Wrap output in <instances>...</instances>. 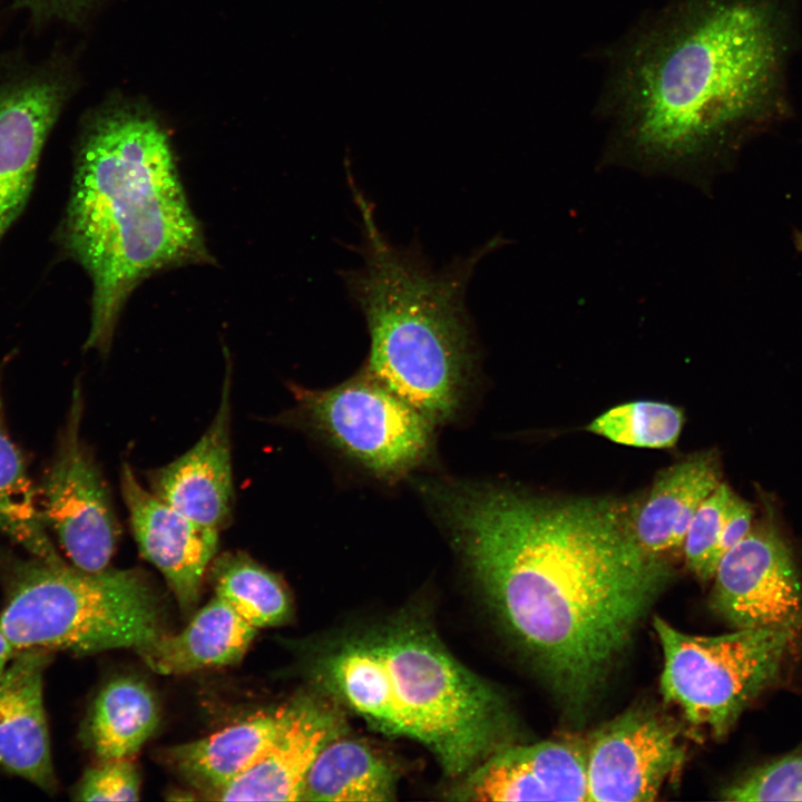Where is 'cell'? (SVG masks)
<instances>
[{
	"instance_id": "cell-24",
	"label": "cell",
	"mask_w": 802,
	"mask_h": 802,
	"mask_svg": "<svg viewBox=\"0 0 802 802\" xmlns=\"http://www.w3.org/2000/svg\"><path fill=\"white\" fill-rule=\"evenodd\" d=\"M215 596L255 628L276 626L291 604L280 579L245 554H225L213 566Z\"/></svg>"
},
{
	"instance_id": "cell-25",
	"label": "cell",
	"mask_w": 802,
	"mask_h": 802,
	"mask_svg": "<svg viewBox=\"0 0 802 802\" xmlns=\"http://www.w3.org/2000/svg\"><path fill=\"white\" fill-rule=\"evenodd\" d=\"M683 423L678 408L643 400L609 409L593 420L587 430L619 444L664 449L677 442Z\"/></svg>"
},
{
	"instance_id": "cell-26",
	"label": "cell",
	"mask_w": 802,
	"mask_h": 802,
	"mask_svg": "<svg viewBox=\"0 0 802 802\" xmlns=\"http://www.w3.org/2000/svg\"><path fill=\"white\" fill-rule=\"evenodd\" d=\"M734 491L724 482L695 511L682 547L688 568L701 580L713 578L721 559L720 542Z\"/></svg>"
},
{
	"instance_id": "cell-17",
	"label": "cell",
	"mask_w": 802,
	"mask_h": 802,
	"mask_svg": "<svg viewBox=\"0 0 802 802\" xmlns=\"http://www.w3.org/2000/svg\"><path fill=\"white\" fill-rule=\"evenodd\" d=\"M338 725L309 700L291 703L288 722L273 746L250 770L215 793L221 801H301L305 777Z\"/></svg>"
},
{
	"instance_id": "cell-9",
	"label": "cell",
	"mask_w": 802,
	"mask_h": 802,
	"mask_svg": "<svg viewBox=\"0 0 802 802\" xmlns=\"http://www.w3.org/2000/svg\"><path fill=\"white\" fill-rule=\"evenodd\" d=\"M82 397L77 384L38 495L46 526L70 564L95 573L108 568L120 530L106 482L80 437Z\"/></svg>"
},
{
	"instance_id": "cell-10",
	"label": "cell",
	"mask_w": 802,
	"mask_h": 802,
	"mask_svg": "<svg viewBox=\"0 0 802 802\" xmlns=\"http://www.w3.org/2000/svg\"><path fill=\"white\" fill-rule=\"evenodd\" d=\"M70 89L69 75L52 60L0 80V242L26 208Z\"/></svg>"
},
{
	"instance_id": "cell-1",
	"label": "cell",
	"mask_w": 802,
	"mask_h": 802,
	"mask_svg": "<svg viewBox=\"0 0 802 802\" xmlns=\"http://www.w3.org/2000/svg\"><path fill=\"white\" fill-rule=\"evenodd\" d=\"M421 490L506 629L561 701L586 705L672 575L639 545L634 515L467 481Z\"/></svg>"
},
{
	"instance_id": "cell-2",
	"label": "cell",
	"mask_w": 802,
	"mask_h": 802,
	"mask_svg": "<svg viewBox=\"0 0 802 802\" xmlns=\"http://www.w3.org/2000/svg\"><path fill=\"white\" fill-rule=\"evenodd\" d=\"M789 0H669L607 50L605 160L696 179L788 109Z\"/></svg>"
},
{
	"instance_id": "cell-31",
	"label": "cell",
	"mask_w": 802,
	"mask_h": 802,
	"mask_svg": "<svg viewBox=\"0 0 802 802\" xmlns=\"http://www.w3.org/2000/svg\"><path fill=\"white\" fill-rule=\"evenodd\" d=\"M14 653V648L12 647L11 643L9 642L0 626V677L9 665Z\"/></svg>"
},
{
	"instance_id": "cell-15",
	"label": "cell",
	"mask_w": 802,
	"mask_h": 802,
	"mask_svg": "<svg viewBox=\"0 0 802 802\" xmlns=\"http://www.w3.org/2000/svg\"><path fill=\"white\" fill-rule=\"evenodd\" d=\"M232 366L227 362L219 405L200 439L184 454L149 473L150 491L192 520L221 530L231 519Z\"/></svg>"
},
{
	"instance_id": "cell-5",
	"label": "cell",
	"mask_w": 802,
	"mask_h": 802,
	"mask_svg": "<svg viewBox=\"0 0 802 802\" xmlns=\"http://www.w3.org/2000/svg\"><path fill=\"white\" fill-rule=\"evenodd\" d=\"M314 676L376 728L426 745L448 775L468 773L507 745L502 698L418 624L400 620L343 640L319 657Z\"/></svg>"
},
{
	"instance_id": "cell-8",
	"label": "cell",
	"mask_w": 802,
	"mask_h": 802,
	"mask_svg": "<svg viewBox=\"0 0 802 802\" xmlns=\"http://www.w3.org/2000/svg\"><path fill=\"white\" fill-rule=\"evenodd\" d=\"M291 391L292 418L376 476L400 477L430 453L432 423L365 370L331 389Z\"/></svg>"
},
{
	"instance_id": "cell-6",
	"label": "cell",
	"mask_w": 802,
	"mask_h": 802,
	"mask_svg": "<svg viewBox=\"0 0 802 802\" xmlns=\"http://www.w3.org/2000/svg\"><path fill=\"white\" fill-rule=\"evenodd\" d=\"M0 626L14 651L136 652L164 633L155 589L136 569L86 571L31 558L12 568Z\"/></svg>"
},
{
	"instance_id": "cell-20",
	"label": "cell",
	"mask_w": 802,
	"mask_h": 802,
	"mask_svg": "<svg viewBox=\"0 0 802 802\" xmlns=\"http://www.w3.org/2000/svg\"><path fill=\"white\" fill-rule=\"evenodd\" d=\"M257 628L246 623L224 599L215 596L175 635L163 634L137 651L156 673L186 674L241 661Z\"/></svg>"
},
{
	"instance_id": "cell-3",
	"label": "cell",
	"mask_w": 802,
	"mask_h": 802,
	"mask_svg": "<svg viewBox=\"0 0 802 802\" xmlns=\"http://www.w3.org/2000/svg\"><path fill=\"white\" fill-rule=\"evenodd\" d=\"M57 241L91 281L84 348L106 354L131 292L156 272L208 263L169 137L149 113L106 106L89 114L75 148Z\"/></svg>"
},
{
	"instance_id": "cell-7",
	"label": "cell",
	"mask_w": 802,
	"mask_h": 802,
	"mask_svg": "<svg viewBox=\"0 0 802 802\" xmlns=\"http://www.w3.org/2000/svg\"><path fill=\"white\" fill-rule=\"evenodd\" d=\"M654 628L664 656L659 688L687 722L725 736L749 704L777 676L802 620L701 636L681 632L661 617Z\"/></svg>"
},
{
	"instance_id": "cell-22",
	"label": "cell",
	"mask_w": 802,
	"mask_h": 802,
	"mask_svg": "<svg viewBox=\"0 0 802 802\" xmlns=\"http://www.w3.org/2000/svg\"><path fill=\"white\" fill-rule=\"evenodd\" d=\"M391 766L364 744L332 740L317 754L305 777L301 801H390Z\"/></svg>"
},
{
	"instance_id": "cell-21",
	"label": "cell",
	"mask_w": 802,
	"mask_h": 802,
	"mask_svg": "<svg viewBox=\"0 0 802 802\" xmlns=\"http://www.w3.org/2000/svg\"><path fill=\"white\" fill-rule=\"evenodd\" d=\"M158 723V705L148 685L135 677H118L96 697L86 741L101 761L128 759L153 735Z\"/></svg>"
},
{
	"instance_id": "cell-32",
	"label": "cell",
	"mask_w": 802,
	"mask_h": 802,
	"mask_svg": "<svg viewBox=\"0 0 802 802\" xmlns=\"http://www.w3.org/2000/svg\"><path fill=\"white\" fill-rule=\"evenodd\" d=\"M796 246L800 251H802V233H799L795 237Z\"/></svg>"
},
{
	"instance_id": "cell-14",
	"label": "cell",
	"mask_w": 802,
	"mask_h": 802,
	"mask_svg": "<svg viewBox=\"0 0 802 802\" xmlns=\"http://www.w3.org/2000/svg\"><path fill=\"white\" fill-rule=\"evenodd\" d=\"M454 791L468 801H588L586 749L570 741L505 745Z\"/></svg>"
},
{
	"instance_id": "cell-28",
	"label": "cell",
	"mask_w": 802,
	"mask_h": 802,
	"mask_svg": "<svg viewBox=\"0 0 802 802\" xmlns=\"http://www.w3.org/2000/svg\"><path fill=\"white\" fill-rule=\"evenodd\" d=\"M140 777L128 759L104 760L89 767L75 792L80 801H137Z\"/></svg>"
},
{
	"instance_id": "cell-18",
	"label": "cell",
	"mask_w": 802,
	"mask_h": 802,
	"mask_svg": "<svg viewBox=\"0 0 802 802\" xmlns=\"http://www.w3.org/2000/svg\"><path fill=\"white\" fill-rule=\"evenodd\" d=\"M291 714V704L258 713L204 739L166 751L165 757L209 799L255 765L273 746Z\"/></svg>"
},
{
	"instance_id": "cell-27",
	"label": "cell",
	"mask_w": 802,
	"mask_h": 802,
	"mask_svg": "<svg viewBox=\"0 0 802 802\" xmlns=\"http://www.w3.org/2000/svg\"><path fill=\"white\" fill-rule=\"evenodd\" d=\"M728 801H802V746L747 770L722 790Z\"/></svg>"
},
{
	"instance_id": "cell-12",
	"label": "cell",
	"mask_w": 802,
	"mask_h": 802,
	"mask_svg": "<svg viewBox=\"0 0 802 802\" xmlns=\"http://www.w3.org/2000/svg\"><path fill=\"white\" fill-rule=\"evenodd\" d=\"M679 731L646 710L604 724L586 746L589 802H649L682 766Z\"/></svg>"
},
{
	"instance_id": "cell-19",
	"label": "cell",
	"mask_w": 802,
	"mask_h": 802,
	"mask_svg": "<svg viewBox=\"0 0 802 802\" xmlns=\"http://www.w3.org/2000/svg\"><path fill=\"white\" fill-rule=\"evenodd\" d=\"M721 482V467L713 451L692 454L661 471L634 514L639 545L661 556L682 547L695 511Z\"/></svg>"
},
{
	"instance_id": "cell-13",
	"label": "cell",
	"mask_w": 802,
	"mask_h": 802,
	"mask_svg": "<svg viewBox=\"0 0 802 802\" xmlns=\"http://www.w3.org/2000/svg\"><path fill=\"white\" fill-rule=\"evenodd\" d=\"M120 490L141 556L163 574L180 608L192 610L219 531L192 520L145 489L126 462L120 470Z\"/></svg>"
},
{
	"instance_id": "cell-11",
	"label": "cell",
	"mask_w": 802,
	"mask_h": 802,
	"mask_svg": "<svg viewBox=\"0 0 802 802\" xmlns=\"http://www.w3.org/2000/svg\"><path fill=\"white\" fill-rule=\"evenodd\" d=\"M711 606L735 629L780 627L802 620V586L789 548L769 520L720 559Z\"/></svg>"
},
{
	"instance_id": "cell-16",
	"label": "cell",
	"mask_w": 802,
	"mask_h": 802,
	"mask_svg": "<svg viewBox=\"0 0 802 802\" xmlns=\"http://www.w3.org/2000/svg\"><path fill=\"white\" fill-rule=\"evenodd\" d=\"M50 659L47 651H17L0 677V767L45 791L57 785L43 702Z\"/></svg>"
},
{
	"instance_id": "cell-4",
	"label": "cell",
	"mask_w": 802,
	"mask_h": 802,
	"mask_svg": "<svg viewBox=\"0 0 802 802\" xmlns=\"http://www.w3.org/2000/svg\"><path fill=\"white\" fill-rule=\"evenodd\" d=\"M351 188L361 216L363 260L344 277L370 335L365 371L432 424L446 422L461 407L476 356L467 284L477 262L500 239L434 271L418 251L391 244L373 205L353 183Z\"/></svg>"
},
{
	"instance_id": "cell-29",
	"label": "cell",
	"mask_w": 802,
	"mask_h": 802,
	"mask_svg": "<svg viewBox=\"0 0 802 802\" xmlns=\"http://www.w3.org/2000/svg\"><path fill=\"white\" fill-rule=\"evenodd\" d=\"M35 22L80 20L97 0H11Z\"/></svg>"
},
{
	"instance_id": "cell-30",
	"label": "cell",
	"mask_w": 802,
	"mask_h": 802,
	"mask_svg": "<svg viewBox=\"0 0 802 802\" xmlns=\"http://www.w3.org/2000/svg\"><path fill=\"white\" fill-rule=\"evenodd\" d=\"M753 524L751 506L734 493L723 526L720 542L721 558L749 534Z\"/></svg>"
},
{
	"instance_id": "cell-23",
	"label": "cell",
	"mask_w": 802,
	"mask_h": 802,
	"mask_svg": "<svg viewBox=\"0 0 802 802\" xmlns=\"http://www.w3.org/2000/svg\"><path fill=\"white\" fill-rule=\"evenodd\" d=\"M0 531L33 558L58 564V554L46 526L38 490L26 469L21 452L9 436L0 384Z\"/></svg>"
}]
</instances>
